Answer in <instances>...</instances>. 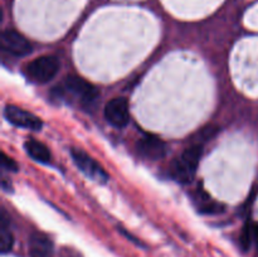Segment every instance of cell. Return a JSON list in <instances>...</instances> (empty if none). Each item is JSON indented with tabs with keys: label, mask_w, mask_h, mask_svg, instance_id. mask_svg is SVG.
<instances>
[{
	"label": "cell",
	"mask_w": 258,
	"mask_h": 257,
	"mask_svg": "<svg viewBox=\"0 0 258 257\" xmlns=\"http://www.w3.org/2000/svg\"><path fill=\"white\" fill-rule=\"evenodd\" d=\"M98 92L93 85L78 76H68L60 85L52 91V97L67 103L78 102L82 106H90L97 98Z\"/></svg>",
	"instance_id": "obj_1"
},
{
	"label": "cell",
	"mask_w": 258,
	"mask_h": 257,
	"mask_svg": "<svg viewBox=\"0 0 258 257\" xmlns=\"http://www.w3.org/2000/svg\"><path fill=\"white\" fill-rule=\"evenodd\" d=\"M203 148L199 144L189 146L170 165V175L174 180L181 184H189L194 179L201 161Z\"/></svg>",
	"instance_id": "obj_2"
},
{
	"label": "cell",
	"mask_w": 258,
	"mask_h": 257,
	"mask_svg": "<svg viewBox=\"0 0 258 257\" xmlns=\"http://www.w3.org/2000/svg\"><path fill=\"white\" fill-rule=\"evenodd\" d=\"M59 71V60L54 55H42L25 66V76L35 83H47Z\"/></svg>",
	"instance_id": "obj_3"
},
{
	"label": "cell",
	"mask_w": 258,
	"mask_h": 257,
	"mask_svg": "<svg viewBox=\"0 0 258 257\" xmlns=\"http://www.w3.org/2000/svg\"><path fill=\"white\" fill-rule=\"evenodd\" d=\"M71 155H72V159L77 168L86 176H88L92 180L98 181V183H106L108 180V174L106 173L105 169L86 151L81 150V149H72Z\"/></svg>",
	"instance_id": "obj_4"
},
{
	"label": "cell",
	"mask_w": 258,
	"mask_h": 257,
	"mask_svg": "<svg viewBox=\"0 0 258 257\" xmlns=\"http://www.w3.org/2000/svg\"><path fill=\"white\" fill-rule=\"evenodd\" d=\"M4 116L10 123L18 127H24L28 130L38 131L42 128L43 122L38 116L27 110L18 107V106L8 105L4 110Z\"/></svg>",
	"instance_id": "obj_5"
},
{
	"label": "cell",
	"mask_w": 258,
	"mask_h": 257,
	"mask_svg": "<svg viewBox=\"0 0 258 257\" xmlns=\"http://www.w3.org/2000/svg\"><path fill=\"white\" fill-rule=\"evenodd\" d=\"M0 44L4 52L15 57H24L32 53L33 47L29 40L15 30H4L0 38Z\"/></svg>",
	"instance_id": "obj_6"
},
{
	"label": "cell",
	"mask_w": 258,
	"mask_h": 257,
	"mask_svg": "<svg viewBox=\"0 0 258 257\" xmlns=\"http://www.w3.org/2000/svg\"><path fill=\"white\" fill-rule=\"evenodd\" d=\"M105 117L115 127H123L130 121L128 102L123 97H116L105 106Z\"/></svg>",
	"instance_id": "obj_7"
},
{
	"label": "cell",
	"mask_w": 258,
	"mask_h": 257,
	"mask_svg": "<svg viewBox=\"0 0 258 257\" xmlns=\"http://www.w3.org/2000/svg\"><path fill=\"white\" fill-rule=\"evenodd\" d=\"M136 151L139 155L148 160H160L166 154V145L161 139L155 135H145L136 143Z\"/></svg>",
	"instance_id": "obj_8"
},
{
	"label": "cell",
	"mask_w": 258,
	"mask_h": 257,
	"mask_svg": "<svg viewBox=\"0 0 258 257\" xmlns=\"http://www.w3.org/2000/svg\"><path fill=\"white\" fill-rule=\"evenodd\" d=\"M194 206L202 214H219L224 212V206L211 198L204 189L198 188L190 194Z\"/></svg>",
	"instance_id": "obj_9"
},
{
	"label": "cell",
	"mask_w": 258,
	"mask_h": 257,
	"mask_svg": "<svg viewBox=\"0 0 258 257\" xmlns=\"http://www.w3.org/2000/svg\"><path fill=\"white\" fill-rule=\"evenodd\" d=\"M239 243L244 252H248L253 247L258 256V223L256 222H248L242 229Z\"/></svg>",
	"instance_id": "obj_10"
},
{
	"label": "cell",
	"mask_w": 258,
	"mask_h": 257,
	"mask_svg": "<svg viewBox=\"0 0 258 257\" xmlns=\"http://www.w3.org/2000/svg\"><path fill=\"white\" fill-rule=\"evenodd\" d=\"M24 149L28 155L34 159L35 161H39L43 164H48L50 161V153L48 148L35 139H29L24 144Z\"/></svg>",
	"instance_id": "obj_11"
},
{
	"label": "cell",
	"mask_w": 258,
	"mask_h": 257,
	"mask_svg": "<svg viewBox=\"0 0 258 257\" xmlns=\"http://www.w3.org/2000/svg\"><path fill=\"white\" fill-rule=\"evenodd\" d=\"M30 243V257H52V243L45 236L34 234Z\"/></svg>",
	"instance_id": "obj_12"
},
{
	"label": "cell",
	"mask_w": 258,
	"mask_h": 257,
	"mask_svg": "<svg viewBox=\"0 0 258 257\" xmlns=\"http://www.w3.org/2000/svg\"><path fill=\"white\" fill-rule=\"evenodd\" d=\"M13 244H14V237L12 232L8 229V221H7V212L3 209L2 211V226H0V249L3 253H8L12 251Z\"/></svg>",
	"instance_id": "obj_13"
},
{
	"label": "cell",
	"mask_w": 258,
	"mask_h": 257,
	"mask_svg": "<svg viewBox=\"0 0 258 257\" xmlns=\"http://www.w3.org/2000/svg\"><path fill=\"white\" fill-rule=\"evenodd\" d=\"M2 161H3V168H4L5 170H9V171H17L18 170L17 163H15L12 158H9L7 154L3 153Z\"/></svg>",
	"instance_id": "obj_14"
}]
</instances>
